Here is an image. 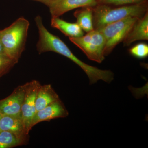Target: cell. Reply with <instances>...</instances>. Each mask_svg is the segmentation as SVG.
I'll return each instance as SVG.
<instances>
[{
	"instance_id": "obj_1",
	"label": "cell",
	"mask_w": 148,
	"mask_h": 148,
	"mask_svg": "<svg viewBox=\"0 0 148 148\" xmlns=\"http://www.w3.org/2000/svg\"><path fill=\"white\" fill-rule=\"evenodd\" d=\"M148 11V0L129 5L112 6L98 4L93 7L94 29L128 17L140 18Z\"/></svg>"
},
{
	"instance_id": "obj_15",
	"label": "cell",
	"mask_w": 148,
	"mask_h": 148,
	"mask_svg": "<svg viewBox=\"0 0 148 148\" xmlns=\"http://www.w3.org/2000/svg\"><path fill=\"white\" fill-rule=\"evenodd\" d=\"M130 53L135 58L143 59L148 56V45L145 43H140L129 49Z\"/></svg>"
},
{
	"instance_id": "obj_2",
	"label": "cell",
	"mask_w": 148,
	"mask_h": 148,
	"mask_svg": "<svg viewBox=\"0 0 148 148\" xmlns=\"http://www.w3.org/2000/svg\"><path fill=\"white\" fill-rule=\"evenodd\" d=\"M30 23L20 17L10 26L0 30V42L5 54L18 63L25 49Z\"/></svg>"
},
{
	"instance_id": "obj_7",
	"label": "cell",
	"mask_w": 148,
	"mask_h": 148,
	"mask_svg": "<svg viewBox=\"0 0 148 148\" xmlns=\"http://www.w3.org/2000/svg\"><path fill=\"white\" fill-rule=\"evenodd\" d=\"M26 91V84L18 86L6 98L0 100L1 115H20Z\"/></svg>"
},
{
	"instance_id": "obj_11",
	"label": "cell",
	"mask_w": 148,
	"mask_h": 148,
	"mask_svg": "<svg viewBox=\"0 0 148 148\" xmlns=\"http://www.w3.org/2000/svg\"><path fill=\"white\" fill-rule=\"evenodd\" d=\"M59 99V96L51 85H40L36 98V112L42 110Z\"/></svg>"
},
{
	"instance_id": "obj_16",
	"label": "cell",
	"mask_w": 148,
	"mask_h": 148,
	"mask_svg": "<svg viewBox=\"0 0 148 148\" xmlns=\"http://www.w3.org/2000/svg\"><path fill=\"white\" fill-rule=\"evenodd\" d=\"M16 64L6 56L0 54V78L8 73Z\"/></svg>"
},
{
	"instance_id": "obj_17",
	"label": "cell",
	"mask_w": 148,
	"mask_h": 148,
	"mask_svg": "<svg viewBox=\"0 0 148 148\" xmlns=\"http://www.w3.org/2000/svg\"><path fill=\"white\" fill-rule=\"evenodd\" d=\"M145 1V0H99L98 4L119 6L134 4Z\"/></svg>"
},
{
	"instance_id": "obj_14",
	"label": "cell",
	"mask_w": 148,
	"mask_h": 148,
	"mask_svg": "<svg viewBox=\"0 0 148 148\" xmlns=\"http://www.w3.org/2000/svg\"><path fill=\"white\" fill-rule=\"evenodd\" d=\"M27 141L19 138L12 132L0 131V148H11L22 146Z\"/></svg>"
},
{
	"instance_id": "obj_20",
	"label": "cell",
	"mask_w": 148,
	"mask_h": 148,
	"mask_svg": "<svg viewBox=\"0 0 148 148\" xmlns=\"http://www.w3.org/2000/svg\"><path fill=\"white\" fill-rule=\"evenodd\" d=\"M1 114L0 113V117H1Z\"/></svg>"
},
{
	"instance_id": "obj_4",
	"label": "cell",
	"mask_w": 148,
	"mask_h": 148,
	"mask_svg": "<svg viewBox=\"0 0 148 148\" xmlns=\"http://www.w3.org/2000/svg\"><path fill=\"white\" fill-rule=\"evenodd\" d=\"M139 18L127 17L96 29L102 33L106 40L105 56L109 55L119 44L123 42L132 25Z\"/></svg>"
},
{
	"instance_id": "obj_6",
	"label": "cell",
	"mask_w": 148,
	"mask_h": 148,
	"mask_svg": "<svg viewBox=\"0 0 148 148\" xmlns=\"http://www.w3.org/2000/svg\"><path fill=\"white\" fill-rule=\"evenodd\" d=\"M99 0H50L45 4L49 8L51 18L58 17L75 9L94 7Z\"/></svg>"
},
{
	"instance_id": "obj_3",
	"label": "cell",
	"mask_w": 148,
	"mask_h": 148,
	"mask_svg": "<svg viewBox=\"0 0 148 148\" xmlns=\"http://www.w3.org/2000/svg\"><path fill=\"white\" fill-rule=\"evenodd\" d=\"M69 39L91 61L101 64L105 60L106 40L99 30L94 29L82 36Z\"/></svg>"
},
{
	"instance_id": "obj_18",
	"label": "cell",
	"mask_w": 148,
	"mask_h": 148,
	"mask_svg": "<svg viewBox=\"0 0 148 148\" xmlns=\"http://www.w3.org/2000/svg\"><path fill=\"white\" fill-rule=\"evenodd\" d=\"M0 54H1V55H5L3 49L2 45L1 44V42H0Z\"/></svg>"
},
{
	"instance_id": "obj_5",
	"label": "cell",
	"mask_w": 148,
	"mask_h": 148,
	"mask_svg": "<svg viewBox=\"0 0 148 148\" xmlns=\"http://www.w3.org/2000/svg\"><path fill=\"white\" fill-rule=\"evenodd\" d=\"M40 84L34 80L26 83V91L21 115L27 134L32 129V123L36 112V103L37 92Z\"/></svg>"
},
{
	"instance_id": "obj_12",
	"label": "cell",
	"mask_w": 148,
	"mask_h": 148,
	"mask_svg": "<svg viewBox=\"0 0 148 148\" xmlns=\"http://www.w3.org/2000/svg\"><path fill=\"white\" fill-rule=\"evenodd\" d=\"M51 25L69 38H77L84 35V31L76 22L70 23L59 17L51 18Z\"/></svg>"
},
{
	"instance_id": "obj_10",
	"label": "cell",
	"mask_w": 148,
	"mask_h": 148,
	"mask_svg": "<svg viewBox=\"0 0 148 148\" xmlns=\"http://www.w3.org/2000/svg\"><path fill=\"white\" fill-rule=\"evenodd\" d=\"M148 40V11L132 25L123 42L124 46L127 47L137 41Z\"/></svg>"
},
{
	"instance_id": "obj_9",
	"label": "cell",
	"mask_w": 148,
	"mask_h": 148,
	"mask_svg": "<svg viewBox=\"0 0 148 148\" xmlns=\"http://www.w3.org/2000/svg\"><path fill=\"white\" fill-rule=\"evenodd\" d=\"M12 132L17 137L28 141L29 134L25 130L21 115H1L0 117V131Z\"/></svg>"
},
{
	"instance_id": "obj_8",
	"label": "cell",
	"mask_w": 148,
	"mask_h": 148,
	"mask_svg": "<svg viewBox=\"0 0 148 148\" xmlns=\"http://www.w3.org/2000/svg\"><path fill=\"white\" fill-rule=\"evenodd\" d=\"M69 112L60 99L36 112L32 123V127L40 122L53 119L66 117Z\"/></svg>"
},
{
	"instance_id": "obj_19",
	"label": "cell",
	"mask_w": 148,
	"mask_h": 148,
	"mask_svg": "<svg viewBox=\"0 0 148 148\" xmlns=\"http://www.w3.org/2000/svg\"><path fill=\"white\" fill-rule=\"evenodd\" d=\"M34 1L40 2L44 4L45 5V3H46L48 2L50 0H34Z\"/></svg>"
},
{
	"instance_id": "obj_13",
	"label": "cell",
	"mask_w": 148,
	"mask_h": 148,
	"mask_svg": "<svg viewBox=\"0 0 148 148\" xmlns=\"http://www.w3.org/2000/svg\"><path fill=\"white\" fill-rule=\"evenodd\" d=\"M93 7L86 6L81 8L74 12L76 23L83 31L88 33L94 30L93 25Z\"/></svg>"
}]
</instances>
